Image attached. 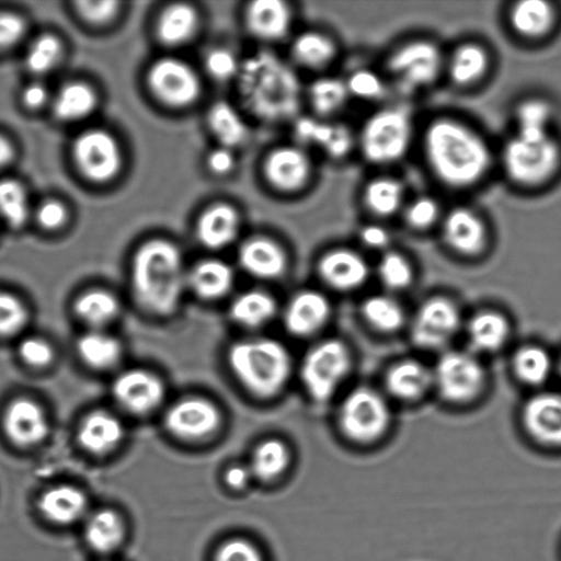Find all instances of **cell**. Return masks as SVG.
Listing matches in <instances>:
<instances>
[{"instance_id":"cell-1","label":"cell","mask_w":561,"mask_h":561,"mask_svg":"<svg viewBox=\"0 0 561 561\" xmlns=\"http://www.w3.org/2000/svg\"><path fill=\"white\" fill-rule=\"evenodd\" d=\"M421 149L433 178L453 191H468L484 182L495 160L480 129L448 114L435 116L425 125Z\"/></svg>"},{"instance_id":"cell-20","label":"cell","mask_w":561,"mask_h":561,"mask_svg":"<svg viewBox=\"0 0 561 561\" xmlns=\"http://www.w3.org/2000/svg\"><path fill=\"white\" fill-rule=\"evenodd\" d=\"M3 427L14 444L28 447L41 443L46 437L48 421L43 409L36 402L20 398L7 407L3 414Z\"/></svg>"},{"instance_id":"cell-37","label":"cell","mask_w":561,"mask_h":561,"mask_svg":"<svg viewBox=\"0 0 561 561\" xmlns=\"http://www.w3.org/2000/svg\"><path fill=\"white\" fill-rule=\"evenodd\" d=\"M81 359L90 367L103 369L113 366L121 356V344L102 329H91L77 342Z\"/></svg>"},{"instance_id":"cell-48","label":"cell","mask_w":561,"mask_h":561,"mask_svg":"<svg viewBox=\"0 0 561 561\" xmlns=\"http://www.w3.org/2000/svg\"><path fill=\"white\" fill-rule=\"evenodd\" d=\"M288 451L286 446L276 439L263 442L255 449L251 472L262 480H270L278 476L286 467Z\"/></svg>"},{"instance_id":"cell-29","label":"cell","mask_w":561,"mask_h":561,"mask_svg":"<svg viewBox=\"0 0 561 561\" xmlns=\"http://www.w3.org/2000/svg\"><path fill=\"white\" fill-rule=\"evenodd\" d=\"M124 427L121 421L107 411H93L88 414L78 431L81 446L94 455L113 450L122 440Z\"/></svg>"},{"instance_id":"cell-15","label":"cell","mask_w":561,"mask_h":561,"mask_svg":"<svg viewBox=\"0 0 561 561\" xmlns=\"http://www.w3.org/2000/svg\"><path fill=\"white\" fill-rule=\"evenodd\" d=\"M164 423L172 434L194 439L211 434L220 423V414L217 408L205 399L185 398L170 407Z\"/></svg>"},{"instance_id":"cell-51","label":"cell","mask_w":561,"mask_h":561,"mask_svg":"<svg viewBox=\"0 0 561 561\" xmlns=\"http://www.w3.org/2000/svg\"><path fill=\"white\" fill-rule=\"evenodd\" d=\"M204 64L207 72L216 80H229L239 72L237 57L226 48H215L208 51Z\"/></svg>"},{"instance_id":"cell-43","label":"cell","mask_w":561,"mask_h":561,"mask_svg":"<svg viewBox=\"0 0 561 561\" xmlns=\"http://www.w3.org/2000/svg\"><path fill=\"white\" fill-rule=\"evenodd\" d=\"M516 376L528 385H540L551 373L552 363L548 352L536 345L523 346L513 357Z\"/></svg>"},{"instance_id":"cell-27","label":"cell","mask_w":561,"mask_h":561,"mask_svg":"<svg viewBox=\"0 0 561 561\" xmlns=\"http://www.w3.org/2000/svg\"><path fill=\"white\" fill-rule=\"evenodd\" d=\"M556 117V106L547 96L529 94L513 105L512 131L534 136L553 134Z\"/></svg>"},{"instance_id":"cell-9","label":"cell","mask_w":561,"mask_h":561,"mask_svg":"<svg viewBox=\"0 0 561 561\" xmlns=\"http://www.w3.org/2000/svg\"><path fill=\"white\" fill-rule=\"evenodd\" d=\"M432 373L433 385L439 394L453 403L473 400L485 382V373L480 360L463 351L451 350L443 353Z\"/></svg>"},{"instance_id":"cell-6","label":"cell","mask_w":561,"mask_h":561,"mask_svg":"<svg viewBox=\"0 0 561 561\" xmlns=\"http://www.w3.org/2000/svg\"><path fill=\"white\" fill-rule=\"evenodd\" d=\"M229 363L239 380L260 397L277 393L290 374L287 350L271 339L237 342L229 351Z\"/></svg>"},{"instance_id":"cell-44","label":"cell","mask_w":561,"mask_h":561,"mask_svg":"<svg viewBox=\"0 0 561 561\" xmlns=\"http://www.w3.org/2000/svg\"><path fill=\"white\" fill-rule=\"evenodd\" d=\"M62 54L61 42L50 33L36 36L28 44L24 64L28 71L36 76L49 72L56 67Z\"/></svg>"},{"instance_id":"cell-62","label":"cell","mask_w":561,"mask_h":561,"mask_svg":"<svg viewBox=\"0 0 561 561\" xmlns=\"http://www.w3.org/2000/svg\"><path fill=\"white\" fill-rule=\"evenodd\" d=\"M560 373H561V360H560Z\"/></svg>"},{"instance_id":"cell-53","label":"cell","mask_w":561,"mask_h":561,"mask_svg":"<svg viewBox=\"0 0 561 561\" xmlns=\"http://www.w3.org/2000/svg\"><path fill=\"white\" fill-rule=\"evenodd\" d=\"M19 355L32 367H45L54 357L51 345L41 337H26L19 345Z\"/></svg>"},{"instance_id":"cell-40","label":"cell","mask_w":561,"mask_h":561,"mask_svg":"<svg viewBox=\"0 0 561 561\" xmlns=\"http://www.w3.org/2000/svg\"><path fill=\"white\" fill-rule=\"evenodd\" d=\"M117 299L103 289H91L81 294L75 302L77 316L91 327L102 329L118 312Z\"/></svg>"},{"instance_id":"cell-39","label":"cell","mask_w":561,"mask_h":561,"mask_svg":"<svg viewBox=\"0 0 561 561\" xmlns=\"http://www.w3.org/2000/svg\"><path fill=\"white\" fill-rule=\"evenodd\" d=\"M276 311L274 298L262 290L239 295L231 304V318L241 325L256 328L268 322Z\"/></svg>"},{"instance_id":"cell-24","label":"cell","mask_w":561,"mask_h":561,"mask_svg":"<svg viewBox=\"0 0 561 561\" xmlns=\"http://www.w3.org/2000/svg\"><path fill=\"white\" fill-rule=\"evenodd\" d=\"M329 313L330 305L322 294L305 290L294 296L286 306L284 323L290 333L308 335L324 324Z\"/></svg>"},{"instance_id":"cell-25","label":"cell","mask_w":561,"mask_h":561,"mask_svg":"<svg viewBox=\"0 0 561 561\" xmlns=\"http://www.w3.org/2000/svg\"><path fill=\"white\" fill-rule=\"evenodd\" d=\"M245 24L255 37L276 41L284 37L291 24L287 4L279 0H255L245 10Z\"/></svg>"},{"instance_id":"cell-46","label":"cell","mask_w":561,"mask_h":561,"mask_svg":"<svg viewBox=\"0 0 561 561\" xmlns=\"http://www.w3.org/2000/svg\"><path fill=\"white\" fill-rule=\"evenodd\" d=\"M344 79L350 96L366 102H380L390 90L383 72L371 68H357Z\"/></svg>"},{"instance_id":"cell-55","label":"cell","mask_w":561,"mask_h":561,"mask_svg":"<svg viewBox=\"0 0 561 561\" xmlns=\"http://www.w3.org/2000/svg\"><path fill=\"white\" fill-rule=\"evenodd\" d=\"M37 224L46 230H56L64 226L67 220V209L57 199L42 202L35 210Z\"/></svg>"},{"instance_id":"cell-28","label":"cell","mask_w":561,"mask_h":561,"mask_svg":"<svg viewBox=\"0 0 561 561\" xmlns=\"http://www.w3.org/2000/svg\"><path fill=\"white\" fill-rule=\"evenodd\" d=\"M238 257L249 274L265 279L279 276L286 265L282 248L264 237H253L244 241L239 249Z\"/></svg>"},{"instance_id":"cell-2","label":"cell","mask_w":561,"mask_h":561,"mask_svg":"<svg viewBox=\"0 0 561 561\" xmlns=\"http://www.w3.org/2000/svg\"><path fill=\"white\" fill-rule=\"evenodd\" d=\"M187 285L179 248L164 239L142 243L131 263V286L137 302L154 314L175 310Z\"/></svg>"},{"instance_id":"cell-12","label":"cell","mask_w":561,"mask_h":561,"mask_svg":"<svg viewBox=\"0 0 561 561\" xmlns=\"http://www.w3.org/2000/svg\"><path fill=\"white\" fill-rule=\"evenodd\" d=\"M460 325V311L446 297H432L424 301L411 323L413 342L425 350L444 347Z\"/></svg>"},{"instance_id":"cell-33","label":"cell","mask_w":561,"mask_h":561,"mask_svg":"<svg viewBox=\"0 0 561 561\" xmlns=\"http://www.w3.org/2000/svg\"><path fill=\"white\" fill-rule=\"evenodd\" d=\"M124 530L122 518L108 508L89 513L84 519V539L93 550L100 553L116 549L124 538Z\"/></svg>"},{"instance_id":"cell-8","label":"cell","mask_w":561,"mask_h":561,"mask_svg":"<svg viewBox=\"0 0 561 561\" xmlns=\"http://www.w3.org/2000/svg\"><path fill=\"white\" fill-rule=\"evenodd\" d=\"M351 368V354L339 340H325L313 346L301 365V380L317 401L328 400Z\"/></svg>"},{"instance_id":"cell-45","label":"cell","mask_w":561,"mask_h":561,"mask_svg":"<svg viewBox=\"0 0 561 561\" xmlns=\"http://www.w3.org/2000/svg\"><path fill=\"white\" fill-rule=\"evenodd\" d=\"M445 210L436 197L420 194L408 198L401 216L405 225L415 231H426L440 224Z\"/></svg>"},{"instance_id":"cell-19","label":"cell","mask_w":561,"mask_h":561,"mask_svg":"<svg viewBox=\"0 0 561 561\" xmlns=\"http://www.w3.org/2000/svg\"><path fill=\"white\" fill-rule=\"evenodd\" d=\"M360 201L374 220H385L401 211L408 201L407 188L401 179L389 173H379L363 185Z\"/></svg>"},{"instance_id":"cell-4","label":"cell","mask_w":561,"mask_h":561,"mask_svg":"<svg viewBox=\"0 0 561 561\" xmlns=\"http://www.w3.org/2000/svg\"><path fill=\"white\" fill-rule=\"evenodd\" d=\"M446 51L427 36H413L394 45L383 60L390 89L405 96L420 94L444 77Z\"/></svg>"},{"instance_id":"cell-32","label":"cell","mask_w":561,"mask_h":561,"mask_svg":"<svg viewBox=\"0 0 561 561\" xmlns=\"http://www.w3.org/2000/svg\"><path fill=\"white\" fill-rule=\"evenodd\" d=\"M510 334V323L496 311L476 313L467 327V335L471 346L477 352H495L501 348Z\"/></svg>"},{"instance_id":"cell-60","label":"cell","mask_w":561,"mask_h":561,"mask_svg":"<svg viewBox=\"0 0 561 561\" xmlns=\"http://www.w3.org/2000/svg\"><path fill=\"white\" fill-rule=\"evenodd\" d=\"M250 472L242 466H234L227 471V483L236 489L242 488L249 480Z\"/></svg>"},{"instance_id":"cell-36","label":"cell","mask_w":561,"mask_h":561,"mask_svg":"<svg viewBox=\"0 0 561 561\" xmlns=\"http://www.w3.org/2000/svg\"><path fill=\"white\" fill-rule=\"evenodd\" d=\"M335 42L321 32L299 34L291 44L294 59L310 69H320L329 65L336 56Z\"/></svg>"},{"instance_id":"cell-11","label":"cell","mask_w":561,"mask_h":561,"mask_svg":"<svg viewBox=\"0 0 561 561\" xmlns=\"http://www.w3.org/2000/svg\"><path fill=\"white\" fill-rule=\"evenodd\" d=\"M152 94L171 107H184L201 93V81L194 69L181 59L164 57L156 60L147 72Z\"/></svg>"},{"instance_id":"cell-16","label":"cell","mask_w":561,"mask_h":561,"mask_svg":"<svg viewBox=\"0 0 561 561\" xmlns=\"http://www.w3.org/2000/svg\"><path fill=\"white\" fill-rule=\"evenodd\" d=\"M112 391L119 405L137 414L156 409L164 396L161 380L144 369H130L118 375Z\"/></svg>"},{"instance_id":"cell-41","label":"cell","mask_w":561,"mask_h":561,"mask_svg":"<svg viewBox=\"0 0 561 561\" xmlns=\"http://www.w3.org/2000/svg\"><path fill=\"white\" fill-rule=\"evenodd\" d=\"M362 311L365 320L373 328L387 333L399 330L405 319L402 306L389 295L368 297L362 306Z\"/></svg>"},{"instance_id":"cell-56","label":"cell","mask_w":561,"mask_h":561,"mask_svg":"<svg viewBox=\"0 0 561 561\" xmlns=\"http://www.w3.org/2000/svg\"><path fill=\"white\" fill-rule=\"evenodd\" d=\"M216 561H262V558L251 543L233 539L218 550Z\"/></svg>"},{"instance_id":"cell-47","label":"cell","mask_w":561,"mask_h":561,"mask_svg":"<svg viewBox=\"0 0 561 561\" xmlns=\"http://www.w3.org/2000/svg\"><path fill=\"white\" fill-rule=\"evenodd\" d=\"M30 215L26 192L12 179L0 180V217L13 228L22 227Z\"/></svg>"},{"instance_id":"cell-30","label":"cell","mask_w":561,"mask_h":561,"mask_svg":"<svg viewBox=\"0 0 561 561\" xmlns=\"http://www.w3.org/2000/svg\"><path fill=\"white\" fill-rule=\"evenodd\" d=\"M433 385V373L423 363L407 358L393 364L387 371L389 393L400 400H415Z\"/></svg>"},{"instance_id":"cell-13","label":"cell","mask_w":561,"mask_h":561,"mask_svg":"<svg viewBox=\"0 0 561 561\" xmlns=\"http://www.w3.org/2000/svg\"><path fill=\"white\" fill-rule=\"evenodd\" d=\"M439 227L446 245L461 255L480 254L489 241V227L484 217L469 205H456L447 209Z\"/></svg>"},{"instance_id":"cell-59","label":"cell","mask_w":561,"mask_h":561,"mask_svg":"<svg viewBox=\"0 0 561 561\" xmlns=\"http://www.w3.org/2000/svg\"><path fill=\"white\" fill-rule=\"evenodd\" d=\"M21 99L23 104L30 110H38L51 101L47 87L37 80L24 87Z\"/></svg>"},{"instance_id":"cell-10","label":"cell","mask_w":561,"mask_h":561,"mask_svg":"<svg viewBox=\"0 0 561 561\" xmlns=\"http://www.w3.org/2000/svg\"><path fill=\"white\" fill-rule=\"evenodd\" d=\"M72 160L83 178L94 183L114 179L122 167V152L114 136L102 128H89L72 142Z\"/></svg>"},{"instance_id":"cell-49","label":"cell","mask_w":561,"mask_h":561,"mask_svg":"<svg viewBox=\"0 0 561 561\" xmlns=\"http://www.w3.org/2000/svg\"><path fill=\"white\" fill-rule=\"evenodd\" d=\"M377 272L381 283L389 289H404L413 279L411 262L398 251H385L378 262Z\"/></svg>"},{"instance_id":"cell-26","label":"cell","mask_w":561,"mask_h":561,"mask_svg":"<svg viewBox=\"0 0 561 561\" xmlns=\"http://www.w3.org/2000/svg\"><path fill=\"white\" fill-rule=\"evenodd\" d=\"M239 227L237 210L228 204L218 203L201 214L196 222V236L203 245L220 249L236 239Z\"/></svg>"},{"instance_id":"cell-42","label":"cell","mask_w":561,"mask_h":561,"mask_svg":"<svg viewBox=\"0 0 561 561\" xmlns=\"http://www.w3.org/2000/svg\"><path fill=\"white\" fill-rule=\"evenodd\" d=\"M309 99L317 113L328 116L340 112L351 96L345 79L327 76L312 82Z\"/></svg>"},{"instance_id":"cell-22","label":"cell","mask_w":561,"mask_h":561,"mask_svg":"<svg viewBox=\"0 0 561 561\" xmlns=\"http://www.w3.org/2000/svg\"><path fill=\"white\" fill-rule=\"evenodd\" d=\"M85 493L70 484H58L46 489L38 497L39 513L58 526H69L84 520L89 515Z\"/></svg>"},{"instance_id":"cell-35","label":"cell","mask_w":561,"mask_h":561,"mask_svg":"<svg viewBox=\"0 0 561 561\" xmlns=\"http://www.w3.org/2000/svg\"><path fill=\"white\" fill-rule=\"evenodd\" d=\"M231 268L219 260H204L187 273V285L198 296L214 299L225 295L231 287Z\"/></svg>"},{"instance_id":"cell-14","label":"cell","mask_w":561,"mask_h":561,"mask_svg":"<svg viewBox=\"0 0 561 561\" xmlns=\"http://www.w3.org/2000/svg\"><path fill=\"white\" fill-rule=\"evenodd\" d=\"M492 64L488 46L478 39L467 38L446 51L444 77L455 88L473 89L488 78Z\"/></svg>"},{"instance_id":"cell-38","label":"cell","mask_w":561,"mask_h":561,"mask_svg":"<svg viewBox=\"0 0 561 561\" xmlns=\"http://www.w3.org/2000/svg\"><path fill=\"white\" fill-rule=\"evenodd\" d=\"M207 118L209 128L220 146L232 149L245 140L248 136L245 122L231 104L225 101L213 104Z\"/></svg>"},{"instance_id":"cell-17","label":"cell","mask_w":561,"mask_h":561,"mask_svg":"<svg viewBox=\"0 0 561 561\" xmlns=\"http://www.w3.org/2000/svg\"><path fill=\"white\" fill-rule=\"evenodd\" d=\"M557 21V9L545 0H519L506 10V23L512 34L527 43L547 38Z\"/></svg>"},{"instance_id":"cell-21","label":"cell","mask_w":561,"mask_h":561,"mask_svg":"<svg viewBox=\"0 0 561 561\" xmlns=\"http://www.w3.org/2000/svg\"><path fill=\"white\" fill-rule=\"evenodd\" d=\"M266 180L280 191L301 187L311 172V161L305 150L295 146H283L268 153L264 162Z\"/></svg>"},{"instance_id":"cell-50","label":"cell","mask_w":561,"mask_h":561,"mask_svg":"<svg viewBox=\"0 0 561 561\" xmlns=\"http://www.w3.org/2000/svg\"><path fill=\"white\" fill-rule=\"evenodd\" d=\"M27 313L24 305L15 296L0 293V336L19 332L25 324Z\"/></svg>"},{"instance_id":"cell-31","label":"cell","mask_w":561,"mask_h":561,"mask_svg":"<svg viewBox=\"0 0 561 561\" xmlns=\"http://www.w3.org/2000/svg\"><path fill=\"white\" fill-rule=\"evenodd\" d=\"M98 96L91 85L82 81H70L51 96V111L62 122H78L93 113Z\"/></svg>"},{"instance_id":"cell-58","label":"cell","mask_w":561,"mask_h":561,"mask_svg":"<svg viewBox=\"0 0 561 561\" xmlns=\"http://www.w3.org/2000/svg\"><path fill=\"white\" fill-rule=\"evenodd\" d=\"M206 163L214 174L226 175L233 170L236 159L232 149L220 146L208 153Z\"/></svg>"},{"instance_id":"cell-23","label":"cell","mask_w":561,"mask_h":561,"mask_svg":"<svg viewBox=\"0 0 561 561\" xmlns=\"http://www.w3.org/2000/svg\"><path fill=\"white\" fill-rule=\"evenodd\" d=\"M368 264L356 251L345 248L325 253L319 262L323 280L339 290H352L363 285L368 276Z\"/></svg>"},{"instance_id":"cell-54","label":"cell","mask_w":561,"mask_h":561,"mask_svg":"<svg viewBox=\"0 0 561 561\" xmlns=\"http://www.w3.org/2000/svg\"><path fill=\"white\" fill-rule=\"evenodd\" d=\"M25 21L12 12H0V51L19 43L25 33Z\"/></svg>"},{"instance_id":"cell-52","label":"cell","mask_w":561,"mask_h":561,"mask_svg":"<svg viewBox=\"0 0 561 561\" xmlns=\"http://www.w3.org/2000/svg\"><path fill=\"white\" fill-rule=\"evenodd\" d=\"M76 5L80 18L92 25L111 22L118 12V2L116 1H79Z\"/></svg>"},{"instance_id":"cell-57","label":"cell","mask_w":561,"mask_h":561,"mask_svg":"<svg viewBox=\"0 0 561 561\" xmlns=\"http://www.w3.org/2000/svg\"><path fill=\"white\" fill-rule=\"evenodd\" d=\"M358 237L365 247L373 250L387 251L391 241L390 231L379 220H373L362 226Z\"/></svg>"},{"instance_id":"cell-7","label":"cell","mask_w":561,"mask_h":561,"mask_svg":"<svg viewBox=\"0 0 561 561\" xmlns=\"http://www.w3.org/2000/svg\"><path fill=\"white\" fill-rule=\"evenodd\" d=\"M390 409L376 390L359 387L342 402L339 422L343 433L352 440L368 444L379 439L390 425Z\"/></svg>"},{"instance_id":"cell-61","label":"cell","mask_w":561,"mask_h":561,"mask_svg":"<svg viewBox=\"0 0 561 561\" xmlns=\"http://www.w3.org/2000/svg\"><path fill=\"white\" fill-rule=\"evenodd\" d=\"M13 156V148L10 141L2 135H0V167L5 165Z\"/></svg>"},{"instance_id":"cell-34","label":"cell","mask_w":561,"mask_h":561,"mask_svg":"<svg viewBox=\"0 0 561 561\" xmlns=\"http://www.w3.org/2000/svg\"><path fill=\"white\" fill-rule=\"evenodd\" d=\"M198 16L186 3L168 5L159 15L156 32L161 43L178 46L190 41L196 32Z\"/></svg>"},{"instance_id":"cell-3","label":"cell","mask_w":561,"mask_h":561,"mask_svg":"<svg viewBox=\"0 0 561 561\" xmlns=\"http://www.w3.org/2000/svg\"><path fill=\"white\" fill-rule=\"evenodd\" d=\"M499 162L506 180L520 190L531 191L551 182L561 168V142L553 134L513 133L503 142Z\"/></svg>"},{"instance_id":"cell-18","label":"cell","mask_w":561,"mask_h":561,"mask_svg":"<svg viewBox=\"0 0 561 561\" xmlns=\"http://www.w3.org/2000/svg\"><path fill=\"white\" fill-rule=\"evenodd\" d=\"M523 424L537 442L548 446H561V394L538 393L523 409Z\"/></svg>"},{"instance_id":"cell-5","label":"cell","mask_w":561,"mask_h":561,"mask_svg":"<svg viewBox=\"0 0 561 561\" xmlns=\"http://www.w3.org/2000/svg\"><path fill=\"white\" fill-rule=\"evenodd\" d=\"M357 134V149L374 167H390L405 158L415 137L411 113L400 105H385L374 111Z\"/></svg>"}]
</instances>
